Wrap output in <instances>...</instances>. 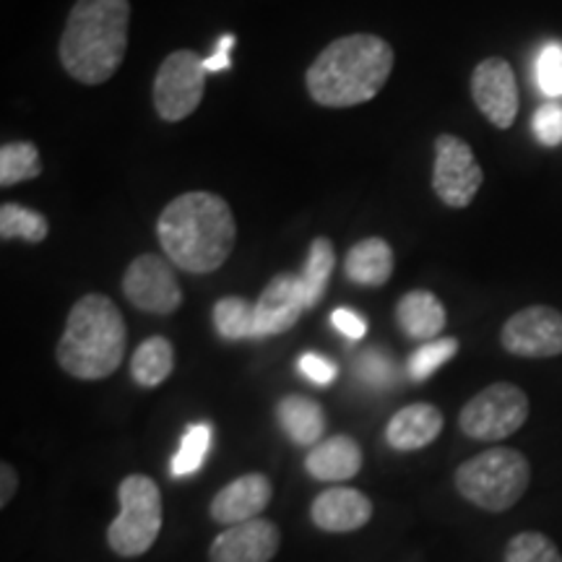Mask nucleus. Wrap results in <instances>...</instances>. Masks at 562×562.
<instances>
[{
	"label": "nucleus",
	"mask_w": 562,
	"mask_h": 562,
	"mask_svg": "<svg viewBox=\"0 0 562 562\" xmlns=\"http://www.w3.org/2000/svg\"><path fill=\"white\" fill-rule=\"evenodd\" d=\"M157 237L165 256L180 271L211 273L235 248V214L222 195L206 191L178 195L159 214Z\"/></svg>",
	"instance_id": "1"
},
{
	"label": "nucleus",
	"mask_w": 562,
	"mask_h": 562,
	"mask_svg": "<svg viewBox=\"0 0 562 562\" xmlns=\"http://www.w3.org/2000/svg\"><path fill=\"white\" fill-rule=\"evenodd\" d=\"M131 0H76L60 37V63L76 81H110L128 53Z\"/></svg>",
	"instance_id": "2"
},
{
	"label": "nucleus",
	"mask_w": 562,
	"mask_h": 562,
	"mask_svg": "<svg viewBox=\"0 0 562 562\" xmlns=\"http://www.w3.org/2000/svg\"><path fill=\"white\" fill-rule=\"evenodd\" d=\"M391 70L393 47L378 34L360 32L334 40L307 68L305 83L323 108H355L378 97Z\"/></svg>",
	"instance_id": "3"
},
{
	"label": "nucleus",
	"mask_w": 562,
	"mask_h": 562,
	"mask_svg": "<svg viewBox=\"0 0 562 562\" xmlns=\"http://www.w3.org/2000/svg\"><path fill=\"white\" fill-rule=\"evenodd\" d=\"M128 328L123 313L104 294H87L70 307L55 357L79 381H104L123 364Z\"/></svg>",
	"instance_id": "4"
},
{
	"label": "nucleus",
	"mask_w": 562,
	"mask_h": 562,
	"mask_svg": "<svg viewBox=\"0 0 562 562\" xmlns=\"http://www.w3.org/2000/svg\"><path fill=\"white\" fill-rule=\"evenodd\" d=\"M531 482V467L521 451L490 448L456 469V490L463 501L490 513L510 510Z\"/></svg>",
	"instance_id": "5"
},
{
	"label": "nucleus",
	"mask_w": 562,
	"mask_h": 562,
	"mask_svg": "<svg viewBox=\"0 0 562 562\" xmlns=\"http://www.w3.org/2000/svg\"><path fill=\"white\" fill-rule=\"evenodd\" d=\"M121 513L108 529V544L117 558H140L161 531V492L146 474H128L117 487Z\"/></svg>",
	"instance_id": "6"
},
{
	"label": "nucleus",
	"mask_w": 562,
	"mask_h": 562,
	"mask_svg": "<svg viewBox=\"0 0 562 562\" xmlns=\"http://www.w3.org/2000/svg\"><path fill=\"white\" fill-rule=\"evenodd\" d=\"M529 419V396L513 383H492L463 406L459 427L472 440L497 442L510 438Z\"/></svg>",
	"instance_id": "7"
},
{
	"label": "nucleus",
	"mask_w": 562,
	"mask_h": 562,
	"mask_svg": "<svg viewBox=\"0 0 562 562\" xmlns=\"http://www.w3.org/2000/svg\"><path fill=\"white\" fill-rule=\"evenodd\" d=\"M203 60L193 50H175L165 58L154 79V110L161 121L180 123L191 117L206 89Z\"/></svg>",
	"instance_id": "8"
},
{
	"label": "nucleus",
	"mask_w": 562,
	"mask_h": 562,
	"mask_svg": "<svg viewBox=\"0 0 562 562\" xmlns=\"http://www.w3.org/2000/svg\"><path fill=\"white\" fill-rule=\"evenodd\" d=\"M482 182L484 172L467 140L451 133L435 138L432 191L446 206L467 209L480 193Z\"/></svg>",
	"instance_id": "9"
},
{
	"label": "nucleus",
	"mask_w": 562,
	"mask_h": 562,
	"mask_svg": "<svg viewBox=\"0 0 562 562\" xmlns=\"http://www.w3.org/2000/svg\"><path fill=\"white\" fill-rule=\"evenodd\" d=\"M123 294L133 307L154 315H170L182 305L180 281L167 256L144 252L131 261L123 277Z\"/></svg>",
	"instance_id": "10"
},
{
	"label": "nucleus",
	"mask_w": 562,
	"mask_h": 562,
	"mask_svg": "<svg viewBox=\"0 0 562 562\" xmlns=\"http://www.w3.org/2000/svg\"><path fill=\"white\" fill-rule=\"evenodd\" d=\"M503 349L526 360L562 355V313L547 305H531L510 315L501 334Z\"/></svg>",
	"instance_id": "11"
},
{
	"label": "nucleus",
	"mask_w": 562,
	"mask_h": 562,
	"mask_svg": "<svg viewBox=\"0 0 562 562\" xmlns=\"http://www.w3.org/2000/svg\"><path fill=\"white\" fill-rule=\"evenodd\" d=\"M474 104L495 128H510L518 115V83L505 58H484L472 74Z\"/></svg>",
	"instance_id": "12"
},
{
	"label": "nucleus",
	"mask_w": 562,
	"mask_h": 562,
	"mask_svg": "<svg viewBox=\"0 0 562 562\" xmlns=\"http://www.w3.org/2000/svg\"><path fill=\"white\" fill-rule=\"evenodd\" d=\"M281 533L266 518L229 526L209 547V562H271L277 558Z\"/></svg>",
	"instance_id": "13"
},
{
	"label": "nucleus",
	"mask_w": 562,
	"mask_h": 562,
	"mask_svg": "<svg viewBox=\"0 0 562 562\" xmlns=\"http://www.w3.org/2000/svg\"><path fill=\"white\" fill-rule=\"evenodd\" d=\"M307 311L300 273H277L256 302V326L261 339L286 334Z\"/></svg>",
	"instance_id": "14"
},
{
	"label": "nucleus",
	"mask_w": 562,
	"mask_h": 562,
	"mask_svg": "<svg viewBox=\"0 0 562 562\" xmlns=\"http://www.w3.org/2000/svg\"><path fill=\"white\" fill-rule=\"evenodd\" d=\"M273 497V484L266 474H243L222 487L209 505L211 521L222 526H237L252 521L269 508Z\"/></svg>",
	"instance_id": "15"
},
{
	"label": "nucleus",
	"mask_w": 562,
	"mask_h": 562,
	"mask_svg": "<svg viewBox=\"0 0 562 562\" xmlns=\"http://www.w3.org/2000/svg\"><path fill=\"white\" fill-rule=\"evenodd\" d=\"M311 518L321 531L349 533L362 529L370 521L372 503L360 490L331 487L315 497L311 505Z\"/></svg>",
	"instance_id": "16"
},
{
	"label": "nucleus",
	"mask_w": 562,
	"mask_h": 562,
	"mask_svg": "<svg viewBox=\"0 0 562 562\" xmlns=\"http://www.w3.org/2000/svg\"><path fill=\"white\" fill-rule=\"evenodd\" d=\"M442 412L432 404H409L393 414L385 427V442L393 451H419L438 440L442 432Z\"/></svg>",
	"instance_id": "17"
},
{
	"label": "nucleus",
	"mask_w": 562,
	"mask_h": 562,
	"mask_svg": "<svg viewBox=\"0 0 562 562\" xmlns=\"http://www.w3.org/2000/svg\"><path fill=\"white\" fill-rule=\"evenodd\" d=\"M362 448L349 435H334V438L318 442L305 459V472L321 482H347L360 474Z\"/></svg>",
	"instance_id": "18"
},
{
	"label": "nucleus",
	"mask_w": 562,
	"mask_h": 562,
	"mask_svg": "<svg viewBox=\"0 0 562 562\" xmlns=\"http://www.w3.org/2000/svg\"><path fill=\"white\" fill-rule=\"evenodd\" d=\"M396 321L409 339L435 341V336L446 328L448 315L442 302L432 292L414 290L398 300Z\"/></svg>",
	"instance_id": "19"
},
{
	"label": "nucleus",
	"mask_w": 562,
	"mask_h": 562,
	"mask_svg": "<svg viewBox=\"0 0 562 562\" xmlns=\"http://www.w3.org/2000/svg\"><path fill=\"white\" fill-rule=\"evenodd\" d=\"M393 273V250L383 237H368L355 243L344 258V277L351 284L381 286Z\"/></svg>",
	"instance_id": "20"
},
{
	"label": "nucleus",
	"mask_w": 562,
	"mask_h": 562,
	"mask_svg": "<svg viewBox=\"0 0 562 562\" xmlns=\"http://www.w3.org/2000/svg\"><path fill=\"white\" fill-rule=\"evenodd\" d=\"M277 417L281 430L290 435V440L305 448L318 446L323 430H326V414H323L321 404L307 396H300V393L281 398L277 406Z\"/></svg>",
	"instance_id": "21"
},
{
	"label": "nucleus",
	"mask_w": 562,
	"mask_h": 562,
	"mask_svg": "<svg viewBox=\"0 0 562 562\" xmlns=\"http://www.w3.org/2000/svg\"><path fill=\"white\" fill-rule=\"evenodd\" d=\"M175 370V349L165 336H151L140 341L131 357V378L140 389H157L172 375Z\"/></svg>",
	"instance_id": "22"
},
{
	"label": "nucleus",
	"mask_w": 562,
	"mask_h": 562,
	"mask_svg": "<svg viewBox=\"0 0 562 562\" xmlns=\"http://www.w3.org/2000/svg\"><path fill=\"white\" fill-rule=\"evenodd\" d=\"M334 263H336L334 243L328 240V237H315V240L311 243V250H307L305 266H302V271H300L307 311L318 305V302L323 300V294H326Z\"/></svg>",
	"instance_id": "23"
},
{
	"label": "nucleus",
	"mask_w": 562,
	"mask_h": 562,
	"mask_svg": "<svg viewBox=\"0 0 562 562\" xmlns=\"http://www.w3.org/2000/svg\"><path fill=\"white\" fill-rule=\"evenodd\" d=\"M214 328L224 341L261 339L256 326V305L245 297H222L216 302Z\"/></svg>",
	"instance_id": "24"
},
{
	"label": "nucleus",
	"mask_w": 562,
	"mask_h": 562,
	"mask_svg": "<svg viewBox=\"0 0 562 562\" xmlns=\"http://www.w3.org/2000/svg\"><path fill=\"white\" fill-rule=\"evenodd\" d=\"M47 232H50V224L40 211L21 206V203L0 206V237H3V243L16 240V237L26 243H42Z\"/></svg>",
	"instance_id": "25"
},
{
	"label": "nucleus",
	"mask_w": 562,
	"mask_h": 562,
	"mask_svg": "<svg viewBox=\"0 0 562 562\" xmlns=\"http://www.w3.org/2000/svg\"><path fill=\"white\" fill-rule=\"evenodd\" d=\"M42 159L32 140H13L0 149V186L9 188L16 182L40 178Z\"/></svg>",
	"instance_id": "26"
},
{
	"label": "nucleus",
	"mask_w": 562,
	"mask_h": 562,
	"mask_svg": "<svg viewBox=\"0 0 562 562\" xmlns=\"http://www.w3.org/2000/svg\"><path fill=\"white\" fill-rule=\"evenodd\" d=\"M211 448V425L201 422V425H191L182 435V442L172 459V474L175 476H191L199 472L206 461Z\"/></svg>",
	"instance_id": "27"
},
{
	"label": "nucleus",
	"mask_w": 562,
	"mask_h": 562,
	"mask_svg": "<svg viewBox=\"0 0 562 562\" xmlns=\"http://www.w3.org/2000/svg\"><path fill=\"white\" fill-rule=\"evenodd\" d=\"M459 351V339H435V341H425L422 347L414 351L406 362V372L414 383L427 381V378L435 375L442 364L451 362Z\"/></svg>",
	"instance_id": "28"
},
{
	"label": "nucleus",
	"mask_w": 562,
	"mask_h": 562,
	"mask_svg": "<svg viewBox=\"0 0 562 562\" xmlns=\"http://www.w3.org/2000/svg\"><path fill=\"white\" fill-rule=\"evenodd\" d=\"M505 562H562V554L547 533L521 531L505 547Z\"/></svg>",
	"instance_id": "29"
},
{
	"label": "nucleus",
	"mask_w": 562,
	"mask_h": 562,
	"mask_svg": "<svg viewBox=\"0 0 562 562\" xmlns=\"http://www.w3.org/2000/svg\"><path fill=\"white\" fill-rule=\"evenodd\" d=\"M537 87L544 97H562V45L550 42L537 58Z\"/></svg>",
	"instance_id": "30"
},
{
	"label": "nucleus",
	"mask_w": 562,
	"mask_h": 562,
	"mask_svg": "<svg viewBox=\"0 0 562 562\" xmlns=\"http://www.w3.org/2000/svg\"><path fill=\"white\" fill-rule=\"evenodd\" d=\"M531 128L537 133L539 144L560 146L562 144V104L544 102L542 108L533 112Z\"/></svg>",
	"instance_id": "31"
},
{
	"label": "nucleus",
	"mask_w": 562,
	"mask_h": 562,
	"mask_svg": "<svg viewBox=\"0 0 562 562\" xmlns=\"http://www.w3.org/2000/svg\"><path fill=\"white\" fill-rule=\"evenodd\" d=\"M357 372L372 389H383L393 383V362L383 355L381 349H370L357 360Z\"/></svg>",
	"instance_id": "32"
},
{
	"label": "nucleus",
	"mask_w": 562,
	"mask_h": 562,
	"mask_svg": "<svg viewBox=\"0 0 562 562\" xmlns=\"http://www.w3.org/2000/svg\"><path fill=\"white\" fill-rule=\"evenodd\" d=\"M300 372L315 385H328L336 381L339 368H336L328 357H321V355H313V351H307V355L300 357Z\"/></svg>",
	"instance_id": "33"
},
{
	"label": "nucleus",
	"mask_w": 562,
	"mask_h": 562,
	"mask_svg": "<svg viewBox=\"0 0 562 562\" xmlns=\"http://www.w3.org/2000/svg\"><path fill=\"white\" fill-rule=\"evenodd\" d=\"M331 323L336 331L344 334L351 341H360L364 339V334H368V318H362V315L349 311V307H336L331 313Z\"/></svg>",
	"instance_id": "34"
},
{
	"label": "nucleus",
	"mask_w": 562,
	"mask_h": 562,
	"mask_svg": "<svg viewBox=\"0 0 562 562\" xmlns=\"http://www.w3.org/2000/svg\"><path fill=\"white\" fill-rule=\"evenodd\" d=\"M232 47H235V34H222L220 42H216V50L209 58H203V68L209 74H220V70H227L232 66Z\"/></svg>",
	"instance_id": "35"
},
{
	"label": "nucleus",
	"mask_w": 562,
	"mask_h": 562,
	"mask_svg": "<svg viewBox=\"0 0 562 562\" xmlns=\"http://www.w3.org/2000/svg\"><path fill=\"white\" fill-rule=\"evenodd\" d=\"M0 484H3V487H0V508H5V505L11 503V497L16 495L19 487V474L9 461L0 463Z\"/></svg>",
	"instance_id": "36"
}]
</instances>
